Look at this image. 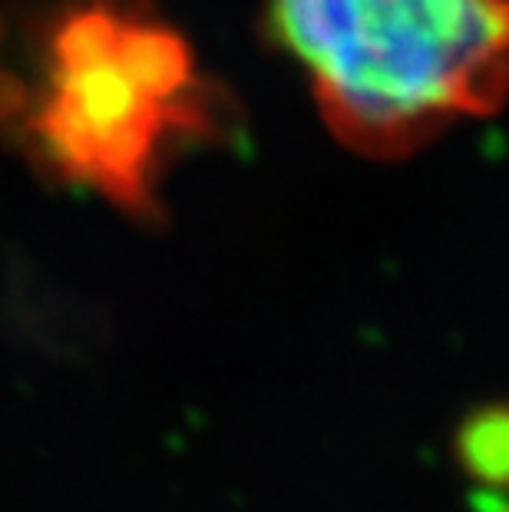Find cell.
<instances>
[{"label": "cell", "instance_id": "1", "mask_svg": "<svg viewBox=\"0 0 509 512\" xmlns=\"http://www.w3.org/2000/svg\"><path fill=\"white\" fill-rule=\"evenodd\" d=\"M341 146L404 159L509 96V0H268Z\"/></svg>", "mask_w": 509, "mask_h": 512}, {"label": "cell", "instance_id": "2", "mask_svg": "<svg viewBox=\"0 0 509 512\" xmlns=\"http://www.w3.org/2000/svg\"><path fill=\"white\" fill-rule=\"evenodd\" d=\"M43 73L47 93L27 119L30 146L57 179L90 185L133 219L156 215L162 156L222 126L215 93L169 100L136 80L119 53V30L93 57L47 63Z\"/></svg>", "mask_w": 509, "mask_h": 512}, {"label": "cell", "instance_id": "3", "mask_svg": "<svg viewBox=\"0 0 509 512\" xmlns=\"http://www.w3.org/2000/svg\"><path fill=\"white\" fill-rule=\"evenodd\" d=\"M457 463L490 489H509V403L476 410L457 430Z\"/></svg>", "mask_w": 509, "mask_h": 512}, {"label": "cell", "instance_id": "4", "mask_svg": "<svg viewBox=\"0 0 509 512\" xmlns=\"http://www.w3.org/2000/svg\"><path fill=\"white\" fill-rule=\"evenodd\" d=\"M490 512H509V503H500V499H493V506Z\"/></svg>", "mask_w": 509, "mask_h": 512}]
</instances>
